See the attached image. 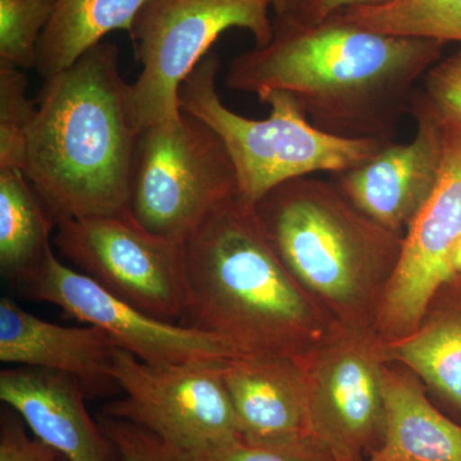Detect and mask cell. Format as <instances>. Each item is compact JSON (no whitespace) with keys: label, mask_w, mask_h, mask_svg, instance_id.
<instances>
[{"label":"cell","mask_w":461,"mask_h":461,"mask_svg":"<svg viewBox=\"0 0 461 461\" xmlns=\"http://www.w3.org/2000/svg\"><path fill=\"white\" fill-rule=\"evenodd\" d=\"M222 375L242 439L277 448L320 446L312 436L308 379L302 359L238 355L224 360Z\"/></svg>","instance_id":"obj_14"},{"label":"cell","mask_w":461,"mask_h":461,"mask_svg":"<svg viewBox=\"0 0 461 461\" xmlns=\"http://www.w3.org/2000/svg\"><path fill=\"white\" fill-rule=\"evenodd\" d=\"M59 461H67V460L65 459V457L60 456V460Z\"/></svg>","instance_id":"obj_31"},{"label":"cell","mask_w":461,"mask_h":461,"mask_svg":"<svg viewBox=\"0 0 461 461\" xmlns=\"http://www.w3.org/2000/svg\"><path fill=\"white\" fill-rule=\"evenodd\" d=\"M386 429L368 461H461V426L427 399L408 373L384 371Z\"/></svg>","instance_id":"obj_18"},{"label":"cell","mask_w":461,"mask_h":461,"mask_svg":"<svg viewBox=\"0 0 461 461\" xmlns=\"http://www.w3.org/2000/svg\"><path fill=\"white\" fill-rule=\"evenodd\" d=\"M147 0H56L39 42L36 71L44 80L74 65L112 32H131Z\"/></svg>","instance_id":"obj_19"},{"label":"cell","mask_w":461,"mask_h":461,"mask_svg":"<svg viewBox=\"0 0 461 461\" xmlns=\"http://www.w3.org/2000/svg\"><path fill=\"white\" fill-rule=\"evenodd\" d=\"M445 47L371 32L339 14L318 23L275 16L271 41L233 58L226 85L260 103L286 91L330 135L393 141L418 84Z\"/></svg>","instance_id":"obj_1"},{"label":"cell","mask_w":461,"mask_h":461,"mask_svg":"<svg viewBox=\"0 0 461 461\" xmlns=\"http://www.w3.org/2000/svg\"><path fill=\"white\" fill-rule=\"evenodd\" d=\"M0 399L67 461H115L117 450L85 405L84 387L69 375L30 366L3 369Z\"/></svg>","instance_id":"obj_16"},{"label":"cell","mask_w":461,"mask_h":461,"mask_svg":"<svg viewBox=\"0 0 461 461\" xmlns=\"http://www.w3.org/2000/svg\"><path fill=\"white\" fill-rule=\"evenodd\" d=\"M60 455L41 439L26 432L20 418L3 412L0 461H59Z\"/></svg>","instance_id":"obj_27"},{"label":"cell","mask_w":461,"mask_h":461,"mask_svg":"<svg viewBox=\"0 0 461 461\" xmlns=\"http://www.w3.org/2000/svg\"><path fill=\"white\" fill-rule=\"evenodd\" d=\"M220 66V58L206 54L182 83L178 104L222 141L235 168L238 199L250 208L284 182L313 173L348 171L390 142L321 131L286 91H273L263 100L271 107L264 120L238 114L224 105L218 94L215 81Z\"/></svg>","instance_id":"obj_5"},{"label":"cell","mask_w":461,"mask_h":461,"mask_svg":"<svg viewBox=\"0 0 461 461\" xmlns=\"http://www.w3.org/2000/svg\"><path fill=\"white\" fill-rule=\"evenodd\" d=\"M195 461H333L320 446L277 448L249 444L241 437L193 455Z\"/></svg>","instance_id":"obj_25"},{"label":"cell","mask_w":461,"mask_h":461,"mask_svg":"<svg viewBox=\"0 0 461 461\" xmlns=\"http://www.w3.org/2000/svg\"><path fill=\"white\" fill-rule=\"evenodd\" d=\"M187 308L181 326L238 355L304 357L335 321L285 268L238 198L218 206L185 241Z\"/></svg>","instance_id":"obj_3"},{"label":"cell","mask_w":461,"mask_h":461,"mask_svg":"<svg viewBox=\"0 0 461 461\" xmlns=\"http://www.w3.org/2000/svg\"><path fill=\"white\" fill-rule=\"evenodd\" d=\"M100 426L113 444L121 461H195L193 455L167 444L159 437L129 421L103 415Z\"/></svg>","instance_id":"obj_24"},{"label":"cell","mask_w":461,"mask_h":461,"mask_svg":"<svg viewBox=\"0 0 461 461\" xmlns=\"http://www.w3.org/2000/svg\"><path fill=\"white\" fill-rule=\"evenodd\" d=\"M238 198L235 168L222 141L182 112L139 133L130 215L154 235L185 244L218 206Z\"/></svg>","instance_id":"obj_6"},{"label":"cell","mask_w":461,"mask_h":461,"mask_svg":"<svg viewBox=\"0 0 461 461\" xmlns=\"http://www.w3.org/2000/svg\"><path fill=\"white\" fill-rule=\"evenodd\" d=\"M57 223L23 169L0 168V271L23 285L51 248Z\"/></svg>","instance_id":"obj_20"},{"label":"cell","mask_w":461,"mask_h":461,"mask_svg":"<svg viewBox=\"0 0 461 461\" xmlns=\"http://www.w3.org/2000/svg\"><path fill=\"white\" fill-rule=\"evenodd\" d=\"M285 268L342 326L373 329L403 236L379 226L335 181L299 177L254 206Z\"/></svg>","instance_id":"obj_4"},{"label":"cell","mask_w":461,"mask_h":461,"mask_svg":"<svg viewBox=\"0 0 461 461\" xmlns=\"http://www.w3.org/2000/svg\"><path fill=\"white\" fill-rule=\"evenodd\" d=\"M451 267H453L455 275H461V239L454 249L453 256H451Z\"/></svg>","instance_id":"obj_30"},{"label":"cell","mask_w":461,"mask_h":461,"mask_svg":"<svg viewBox=\"0 0 461 461\" xmlns=\"http://www.w3.org/2000/svg\"><path fill=\"white\" fill-rule=\"evenodd\" d=\"M56 0H0V62L30 69Z\"/></svg>","instance_id":"obj_22"},{"label":"cell","mask_w":461,"mask_h":461,"mask_svg":"<svg viewBox=\"0 0 461 461\" xmlns=\"http://www.w3.org/2000/svg\"><path fill=\"white\" fill-rule=\"evenodd\" d=\"M336 14L371 32L446 44L461 42V0H391L379 7L351 8Z\"/></svg>","instance_id":"obj_21"},{"label":"cell","mask_w":461,"mask_h":461,"mask_svg":"<svg viewBox=\"0 0 461 461\" xmlns=\"http://www.w3.org/2000/svg\"><path fill=\"white\" fill-rule=\"evenodd\" d=\"M223 362L156 366L117 348L113 377L123 397L107 403L103 415L129 421L191 455L238 438Z\"/></svg>","instance_id":"obj_9"},{"label":"cell","mask_w":461,"mask_h":461,"mask_svg":"<svg viewBox=\"0 0 461 461\" xmlns=\"http://www.w3.org/2000/svg\"><path fill=\"white\" fill-rule=\"evenodd\" d=\"M27 85L23 69L0 62V168L23 169L27 133L38 111Z\"/></svg>","instance_id":"obj_23"},{"label":"cell","mask_w":461,"mask_h":461,"mask_svg":"<svg viewBox=\"0 0 461 461\" xmlns=\"http://www.w3.org/2000/svg\"><path fill=\"white\" fill-rule=\"evenodd\" d=\"M53 242L114 296L157 320L181 324L187 308L184 244L149 232L130 213L60 221Z\"/></svg>","instance_id":"obj_10"},{"label":"cell","mask_w":461,"mask_h":461,"mask_svg":"<svg viewBox=\"0 0 461 461\" xmlns=\"http://www.w3.org/2000/svg\"><path fill=\"white\" fill-rule=\"evenodd\" d=\"M391 0H304L296 17L308 23H318L346 9L360 7H379Z\"/></svg>","instance_id":"obj_28"},{"label":"cell","mask_w":461,"mask_h":461,"mask_svg":"<svg viewBox=\"0 0 461 461\" xmlns=\"http://www.w3.org/2000/svg\"><path fill=\"white\" fill-rule=\"evenodd\" d=\"M38 302L50 303L75 320L105 330L118 348L149 364L223 362L238 354L209 333L142 313L60 262L53 248L21 285Z\"/></svg>","instance_id":"obj_12"},{"label":"cell","mask_w":461,"mask_h":461,"mask_svg":"<svg viewBox=\"0 0 461 461\" xmlns=\"http://www.w3.org/2000/svg\"><path fill=\"white\" fill-rule=\"evenodd\" d=\"M420 89L442 113L461 122V50L430 67Z\"/></svg>","instance_id":"obj_26"},{"label":"cell","mask_w":461,"mask_h":461,"mask_svg":"<svg viewBox=\"0 0 461 461\" xmlns=\"http://www.w3.org/2000/svg\"><path fill=\"white\" fill-rule=\"evenodd\" d=\"M359 461H368V460H359Z\"/></svg>","instance_id":"obj_32"},{"label":"cell","mask_w":461,"mask_h":461,"mask_svg":"<svg viewBox=\"0 0 461 461\" xmlns=\"http://www.w3.org/2000/svg\"><path fill=\"white\" fill-rule=\"evenodd\" d=\"M382 350L461 412V275L439 288L414 332Z\"/></svg>","instance_id":"obj_17"},{"label":"cell","mask_w":461,"mask_h":461,"mask_svg":"<svg viewBox=\"0 0 461 461\" xmlns=\"http://www.w3.org/2000/svg\"><path fill=\"white\" fill-rule=\"evenodd\" d=\"M277 17L296 16L304 0H267Z\"/></svg>","instance_id":"obj_29"},{"label":"cell","mask_w":461,"mask_h":461,"mask_svg":"<svg viewBox=\"0 0 461 461\" xmlns=\"http://www.w3.org/2000/svg\"><path fill=\"white\" fill-rule=\"evenodd\" d=\"M442 117L441 175L429 202L403 236L402 256L375 315L373 330L384 342L414 332L439 288L456 276L451 256L461 239V122L444 113Z\"/></svg>","instance_id":"obj_11"},{"label":"cell","mask_w":461,"mask_h":461,"mask_svg":"<svg viewBox=\"0 0 461 461\" xmlns=\"http://www.w3.org/2000/svg\"><path fill=\"white\" fill-rule=\"evenodd\" d=\"M269 9L267 0H147L130 32L142 67L129 87L130 115L138 131L180 117L182 83L223 32L247 30L256 47L268 44Z\"/></svg>","instance_id":"obj_7"},{"label":"cell","mask_w":461,"mask_h":461,"mask_svg":"<svg viewBox=\"0 0 461 461\" xmlns=\"http://www.w3.org/2000/svg\"><path fill=\"white\" fill-rule=\"evenodd\" d=\"M302 362L314 441L333 461L369 459L386 429V359L377 333L335 323Z\"/></svg>","instance_id":"obj_8"},{"label":"cell","mask_w":461,"mask_h":461,"mask_svg":"<svg viewBox=\"0 0 461 461\" xmlns=\"http://www.w3.org/2000/svg\"><path fill=\"white\" fill-rule=\"evenodd\" d=\"M415 133L390 141L375 156L333 181L357 209L384 229L405 236L435 191L444 162V117L420 87L411 100Z\"/></svg>","instance_id":"obj_13"},{"label":"cell","mask_w":461,"mask_h":461,"mask_svg":"<svg viewBox=\"0 0 461 461\" xmlns=\"http://www.w3.org/2000/svg\"><path fill=\"white\" fill-rule=\"evenodd\" d=\"M120 50L99 42L44 80L23 171L56 223L130 213L138 129Z\"/></svg>","instance_id":"obj_2"},{"label":"cell","mask_w":461,"mask_h":461,"mask_svg":"<svg viewBox=\"0 0 461 461\" xmlns=\"http://www.w3.org/2000/svg\"><path fill=\"white\" fill-rule=\"evenodd\" d=\"M118 345L98 327H67L42 321L11 297L0 300V360L17 366L63 373L87 397L120 390L113 377Z\"/></svg>","instance_id":"obj_15"}]
</instances>
